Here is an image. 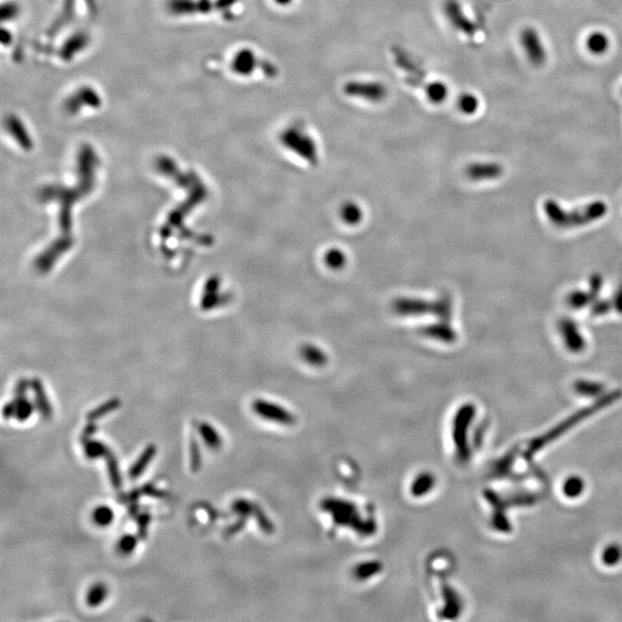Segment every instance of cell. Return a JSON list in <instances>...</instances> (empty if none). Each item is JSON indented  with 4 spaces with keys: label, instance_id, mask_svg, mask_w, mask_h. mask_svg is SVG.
I'll return each mask as SVG.
<instances>
[{
    "label": "cell",
    "instance_id": "6da1fadb",
    "mask_svg": "<svg viewBox=\"0 0 622 622\" xmlns=\"http://www.w3.org/2000/svg\"><path fill=\"white\" fill-rule=\"evenodd\" d=\"M280 141L289 150L306 159L311 165H316L318 162L316 142L302 128L299 126L286 128L280 135Z\"/></svg>",
    "mask_w": 622,
    "mask_h": 622
},
{
    "label": "cell",
    "instance_id": "7a4b0ae2",
    "mask_svg": "<svg viewBox=\"0 0 622 622\" xmlns=\"http://www.w3.org/2000/svg\"><path fill=\"white\" fill-rule=\"evenodd\" d=\"M230 68L241 76L251 75L257 68H261L265 75L275 77L278 71L268 62H262L250 48H242L235 53L230 62Z\"/></svg>",
    "mask_w": 622,
    "mask_h": 622
},
{
    "label": "cell",
    "instance_id": "3957f363",
    "mask_svg": "<svg viewBox=\"0 0 622 622\" xmlns=\"http://www.w3.org/2000/svg\"><path fill=\"white\" fill-rule=\"evenodd\" d=\"M344 93L353 98L379 103L386 100L387 88L382 82L375 81H349L344 86Z\"/></svg>",
    "mask_w": 622,
    "mask_h": 622
},
{
    "label": "cell",
    "instance_id": "277c9868",
    "mask_svg": "<svg viewBox=\"0 0 622 622\" xmlns=\"http://www.w3.org/2000/svg\"><path fill=\"white\" fill-rule=\"evenodd\" d=\"M523 51L533 65L543 66L547 62V52L536 29L527 27L520 36Z\"/></svg>",
    "mask_w": 622,
    "mask_h": 622
},
{
    "label": "cell",
    "instance_id": "5b68a950",
    "mask_svg": "<svg viewBox=\"0 0 622 622\" xmlns=\"http://www.w3.org/2000/svg\"><path fill=\"white\" fill-rule=\"evenodd\" d=\"M443 12L450 24L457 30L461 31L462 34L467 35L469 37H473L476 34L477 31L476 24L466 15L464 8L457 0H446L443 5Z\"/></svg>",
    "mask_w": 622,
    "mask_h": 622
},
{
    "label": "cell",
    "instance_id": "8992f818",
    "mask_svg": "<svg viewBox=\"0 0 622 622\" xmlns=\"http://www.w3.org/2000/svg\"><path fill=\"white\" fill-rule=\"evenodd\" d=\"M102 105V98L96 90L91 86H82L71 95L65 102V110L71 114H75L83 107L98 109Z\"/></svg>",
    "mask_w": 622,
    "mask_h": 622
},
{
    "label": "cell",
    "instance_id": "52a82bcc",
    "mask_svg": "<svg viewBox=\"0 0 622 622\" xmlns=\"http://www.w3.org/2000/svg\"><path fill=\"white\" fill-rule=\"evenodd\" d=\"M394 55V60L396 65L403 69V72L407 73V82L415 86H422L423 90H426L429 86V83L424 82L426 79V73L422 69L419 68L415 62H412V59L408 57L406 52L400 50V48H394L393 50Z\"/></svg>",
    "mask_w": 622,
    "mask_h": 622
},
{
    "label": "cell",
    "instance_id": "ba28073f",
    "mask_svg": "<svg viewBox=\"0 0 622 622\" xmlns=\"http://www.w3.org/2000/svg\"><path fill=\"white\" fill-rule=\"evenodd\" d=\"M253 410L258 416L263 419L279 423V424H292L294 423V417L287 410L275 403L264 401V400H256L253 405Z\"/></svg>",
    "mask_w": 622,
    "mask_h": 622
},
{
    "label": "cell",
    "instance_id": "9c48e42d",
    "mask_svg": "<svg viewBox=\"0 0 622 622\" xmlns=\"http://www.w3.org/2000/svg\"><path fill=\"white\" fill-rule=\"evenodd\" d=\"M502 167L495 163H476L468 166L467 174L474 180L495 179L502 176Z\"/></svg>",
    "mask_w": 622,
    "mask_h": 622
},
{
    "label": "cell",
    "instance_id": "30bf717a",
    "mask_svg": "<svg viewBox=\"0 0 622 622\" xmlns=\"http://www.w3.org/2000/svg\"><path fill=\"white\" fill-rule=\"evenodd\" d=\"M6 127L8 131H10V134L13 135V138L24 149H30L33 147V142H31L30 136L28 135L24 122L15 114H10L6 118Z\"/></svg>",
    "mask_w": 622,
    "mask_h": 622
},
{
    "label": "cell",
    "instance_id": "8fae6325",
    "mask_svg": "<svg viewBox=\"0 0 622 622\" xmlns=\"http://www.w3.org/2000/svg\"><path fill=\"white\" fill-rule=\"evenodd\" d=\"M156 453H157V447L154 443H150L145 447V450L142 452L141 455L138 457V460L135 461L131 469L128 471V475L131 479H136L140 477L145 469L148 468L149 464H152Z\"/></svg>",
    "mask_w": 622,
    "mask_h": 622
},
{
    "label": "cell",
    "instance_id": "7c38bea8",
    "mask_svg": "<svg viewBox=\"0 0 622 622\" xmlns=\"http://www.w3.org/2000/svg\"><path fill=\"white\" fill-rule=\"evenodd\" d=\"M88 44H89L88 35L84 33H77L69 38L64 45L62 50V59H65L66 62H69L73 57H75L79 52H81V50L86 48Z\"/></svg>",
    "mask_w": 622,
    "mask_h": 622
},
{
    "label": "cell",
    "instance_id": "4fadbf2b",
    "mask_svg": "<svg viewBox=\"0 0 622 622\" xmlns=\"http://www.w3.org/2000/svg\"><path fill=\"white\" fill-rule=\"evenodd\" d=\"M585 48L592 55H605L610 48V38L603 31H594L585 39Z\"/></svg>",
    "mask_w": 622,
    "mask_h": 622
},
{
    "label": "cell",
    "instance_id": "5bb4252c",
    "mask_svg": "<svg viewBox=\"0 0 622 622\" xmlns=\"http://www.w3.org/2000/svg\"><path fill=\"white\" fill-rule=\"evenodd\" d=\"M31 387H33V391H34L35 400H36L35 405L37 407L38 412L44 419H50L52 416L51 403L48 401V396L45 393L44 387L42 385L41 381L37 378L33 379L31 381Z\"/></svg>",
    "mask_w": 622,
    "mask_h": 622
},
{
    "label": "cell",
    "instance_id": "9a60e30c",
    "mask_svg": "<svg viewBox=\"0 0 622 622\" xmlns=\"http://www.w3.org/2000/svg\"><path fill=\"white\" fill-rule=\"evenodd\" d=\"M561 334H564L565 340L568 347L573 351H580L583 348V338L582 334L578 332V329L573 322L569 320H564L560 324Z\"/></svg>",
    "mask_w": 622,
    "mask_h": 622
},
{
    "label": "cell",
    "instance_id": "2e32d148",
    "mask_svg": "<svg viewBox=\"0 0 622 622\" xmlns=\"http://www.w3.org/2000/svg\"><path fill=\"white\" fill-rule=\"evenodd\" d=\"M167 10L173 15H193L199 13L197 0H169Z\"/></svg>",
    "mask_w": 622,
    "mask_h": 622
},
{
    "label": "cell",
    "instance_id": "e0dca14e",
    "mask_svg": "<svg viewBox=\"0 0 622 622\" xmlns=\"http://www.w3.org/2000/svg\"><path fill=\"white\" fill-rule=\"evenodd\" d=\"M197 430L210 450H218L223 445V439L219 433L217 432V430L212 426H210L209 423H200Z\"/></svg>",
    "mask_w": 622,
    "mask_h": 622
},
{
    "label": "cell",
    "instance_id": "ac0fdd59",
    "mask_svg": "<svg viewBox=\"0 0 622 622\" xmlns=\"http://www.w3.org/2000/svg\"><path fill=\"white\" fill-rule=\"evenodd\" d=\"M107 595H109V589H107V585L102 583V582L95 583L89 589L88 594H86V605L89 606V607H93V609L98 607L107 598Z\"/></svg>",
    "mask_w": 622,
    "mask_h": 622
},
{
    "label": "cell",
    "instance_id": "d6986e66",
    "mask_svg": "<svg viewBox=\"0 0 622 622\" xmlns=\"http://www.w3.org/2000/svg\"><path fill=\"white\" fill-rule=\"evenodd\" d=\"M83 450L89 460H96L100 457H105L110 452V448L100 440L88 439L83 441Z\"/></svg>",
    "mask_w": 622,
    "mask_h": 622
},
{
    "label": "cell",
    "instance_id": "ffe728a7",
    "mask_svg": "<svg viewBox=\"0 0 622 622\" xmlns=\"http://www.w3.org/2000/svg\"><path fill=\"white\" fill-rule=\"evenodd\" d=\"M424 91H426L428 100L432 104L443 103L448 97V88L445 83L439 82V81L430 82L429 86Z\"/></svg>",
    "mask_w": 622,
    "mask_h": 622
},
{
    "label": "cell",
    "instance_id": "44dd1931",
    "mask_svg": "<svg viewBox=\"0 0 622 622\" xmlns=\"http://www.w3.org/2000/svg\"><path fill=\"white\" fill-rule=\"evenodd\" d=\"M423 333L438 339V340L443 341V342H452L455 340V337H457L453 329H450L446 324L436 325V327H428L423 330Z\"/></svg>",
    "mask_w": 622,
    "mask_h": 622
},
{
    "label": "cell",
    "instance_id": "7402d4cb",
    "mask_svg": "<svg viewBox=\"0 0 622 622\" xmlns=\"http://www.w3.org/2000/svg\"><path fill=\"white\" fill-rule=\"evenodd\" d=\"M105 460H107V473H109L111 484L116 490H120L122 488V477H121V473L119 470V466H118L117 457L112 450L107 453Z\"/></svg>",
    "mask_w": 622,
    "mask_h": 622
},
{
    "label": "cell",
    "instance_id": "603a6c76",
    "mask_svg": "<svg viewBox=\"0 0 622 622\" xmlns=\"http://www.w3.org/2000/svg\"><path fill=\"white\" fill-rule=\"evenodd\" d=\"M120 406L121 401L117 399V398L107 400V403H102L100 406L96 407L95 410H90L89 413L86 414V419H88V421H93L95 422L97 419L107 416V414L112 413V412L118 410Z\"/></svg>",
    "mask_w": 622,
    "mask_h": 622
},
{
    "label": "cell",
    "instance_id": "cb8c5ba5",
    "mask_svg": "<svg viewBox=\"0 0 622 622\" xmlns=\"http://www.w3.org/2000/svg\"><path fill=\"white\" fill-rule=\"evenodd\" d=\"M457 107L464 114L471 116L476 113L479 107V100L477 97L470 93H464L457 98Z\"/></svg>",
    "mask_w": 622,
    "mask_h": 622
},
{
    "label": "cell",
    "instance_id": "d4e9b609",
    "mask_svg": "<svg viewBox=\"0 0 622 622\" xmlns=\"http://www.w3.org/2000/svg\"><path fill=\"white\" fill-rule=\"evenodd\" d=\"M435 485V478L431 474H421L417 479L412 485V495L415 497L426 495Z\"/></svg>",
    "mask_w": 622,
    "mask_h": 622
},
{
    "label": "cell",
    "instance_id": "484cf974",
    "mask_svg": "<svg viewBox=\"0 0 622 622\" xmlns=\"http://www.w3.org/2000/svg\"><path fill=\"white\" fill-rule=\"evenodd\" d=\"M113 509H110L109 506H98L93 512V521L98 527L110 526L111 523L113 522Z\"/></svg>",
    "mask_w": 622,
    "mask_h": 622
},
{
    "label": "cell",
    "instance_id": "4316f807",
    "mask_svg": "<svg viewBox=\"0 0 622 622\" xmlns=\"http://www.w3.org/2000/svg\"><path fill=\"white\" fill-rule=\"evenodd\" d=\"M14 399L17 400L15 419L19 422H26L34 413L36 405L31 403L30 400L27 399L26 396H24V398H14Z\"/></svg>",
    "mask_w": 622,
    "mask_h": 622
},
{
    "label": "cell",
    "instance_id": "83f0119b",
    "mask_svg": "<svg viewBox=\"0 0 622 622\" xmlns=\"http://www.w3.org/2000/svg\"><path fill=\"white\" fill-rule=\"evenodd\" d=\"M301 354H302L303 358L310 365H324V363L327 362V356H325L323 351L318 349V348L313 347V346L303 347Z\"/></svg>",
    "mask_w": 622,
    "mask_h": 622
},
{
    "label": "cell",
    "instance_id": "f1b7e54d",
    "mask_svg": "<svg viewBox=\"0 0 622 622\" xmlns=\"http://www.w3.org/2000/svg\"><path fill=\"white\" fill-rule=\"evenodd\" d=\"M382 569V565L377 561H370V562H365L355 568L354 574L358 580H365V578H372V575L377 574Z\"/></svg>",
    "mask_w": 622,
    "mask_h": 622
},
{
    "label": "cell",
    "instance_id": "f546056e",
    "mask_svg": "<svg viewBox=\"0 0 622 622\" xmlns=\"http://www.w3.org/2000/svg\"><path fill=\"white\" fill-rule=\"evenodd\" d=\"M138 537L134 536V535H125V536L121 537L119 542L117 544V550L119 554H122V556H129V554H133L134 552L135 549L138 547Z\"/></svg>",
    "mask_w": 622,
    "mask_h": 622
},
{
    "label": "cell",
    "instance_id": "4dcf8cb0",
    "mask_svg": "<svg viewBox=\"0 0 622 622\" xmlns=\"http://www.w3.org/2000/svg\"><path fill=\"white\" fill-rule=\"evenodd\" d=\"M190 461L192 471L197 473V471L200 470L201 467H202V457H201L200 445H199L195 438H192V440H190Z\"/></svg>",
    "mask_w": 622,
    "mask_h": 622
},
{
    "label": "cell",
    "instance_id": "1f68e13d",
    "mask_svg": "<svg viewBox=\"0 0 622 622\" xmlns=\"http://www.w3.org/2000/svg\"><path fill=\"white\" fill-rule=\"evenodd\" d=\"M255 506L253 505L250 502H248V500H244V499H237L235 502H233V505H232V509H233L234 513H237L241 518H247V516L250 515V514H254L255 512Z\"/></svg>",
    "mask_w": 622,
    "mask_h": 622
},
{
    "label": "cell",
    "instance_id": "d6a6232c",
    "mask_svg": "<svg viewBox=\"0 0 622 622\" xmlns=\"http://www.w3.org/2000/svg\"><path fill=\"white\" fill-rule=\"evenodd\" d=\"M152 522V515L149 513H138L136 515L138 538L145 540L148 537V527Z\"/></svg>",
    "mask_w": 622,
    "mask_h": 622
},
{
    "label": "cell",
    "instance_id": "836d02e7",
    "mask_svg": "<svg viewBox=\"0 0 622 622\" xmlns=\"http://www.w3.org/2000/svg\"><path fill=\"white\" fill-rule=\"evenodd\" d=\"M342 217H344V219L346 220L347 223H358V220L361 219V209H358V207H356L355 204H347V205H345L344 209H342Z\"/></svg>",
    "mask_w": 622,
    "mask_h": 622
},
{
    "label": "cell",
    "instance_id": "e575fe53",
    "mask_svg": "<svg viewBox=\"0 0 622 622\" xmlns=\"http://www.w3.org/2000/svg\"><path fill=\"white\" fill-rule=\"evenodd\" d=\"M325 259H327V263L330 265L331 268H341L345 264V255L341 251L336 250V249L329 251Z\"/></svg>",
    "mask_w": 622,
    "mask_h": 622
},
{
    "label": "cell",
    "instance_id": "d590c367",
    "mask_svg": "<svg viewBox=\"0 0 622 622\" xmlns=\"http://www.w3.org/2000/svg\"><path fill=\"white\" fill-rule=\"evenodd\" d=\"M19 12H20V8H19V5H17V3H12V1L3 3V7H1L3 21L13 20L19 15Z\"/></svg>",
    "mask_w": 622,
    "mask_h": 622
},
{
    "label": "cell",
    "instance_id": "8d00e7d4",
    "mask_svg": "<svg viewBox=\"0 0 622 622\" xmlns=\"http://www.w3.org/2000/svg\"><path fill=\"white\" fill-rule=\"evenodd\" d=\"M141 490L142 495H148V497H152V498H165L166 492L162 491V490H159L157 486L152 484V483H148V484H145L142 488H140Z\"/></svg>",
    "mask_w": 622,
    "mask_h": 622
},
{
    "label": "cell",
    "instance_id": "74e56055",
    "mask_svg": "<svg viewBox=\"0 0 622 622\" xmlns=\"http://www.w3.org/2000/svg\"><path fill=\"white\" fill-rule=\"evenodd\" d=\"M569 303H571V306L575 307V308H578V307L585 306V303H587V298H585V294L583 293H574V294H571L569 296Z\"/></svg>",
    "mask_w": 622,
    "mask_h": 622
},
{
    "label": "cell",
    "instance_id": "f35d334b",
    "mask_svg": "<svg viewBox=\"0 0 622 622\" xmlns=\"http://www.w3.org/2000/svg\"><path fill=\"white\" fill-rule=\"evenodd\" d=\"M17 414V400L14 399L10 403H6L3 410V419H10L15 417Z\"/></svg>",
    "mask_w": 622,
    "mask_h": 622
},
{
    "label": "cell",
    "instance_id": "ab89813d",
    "mask_svg": "<svg viewBox=\"0 0 622 622\" xmlns=\"http://www.w3.org/2000/svg\"><path fill=\"white\" fill-rule=\"evenodd\" d=\"M97 431V426L93 423V421H89V423L86 424V428L83 429L82 436H81V440L83 441H86V440L90 439L91 437L96 433Z\"/></svg>",
    "mask_w": 622,
    "mask_h": 622
},
{
    "label": "cell",
    "instance_id": "60d3db41",
    "mask_svg": "<svg viewBox=\"0 0 622 622\" xmlns=\"http://www.w3.org/2000/svg\"><path fill=\"white\" fill-rule=\"evenodd\" d=\"M28 381L26 379H21L20 382H17V386H15V390H14V398H24V394L27 392L28 390Z\"/></svg>",
    "mask_w": 622,
    "mask_h": 622
},
{
    "label": "cell",
    "instance_id": "b9f144b4",
    "mask_svg": "<svg viewBox=\"0 0 622 622\" xmlns=\"http://www.w3.org/2000/svg\"><path fill=\"white\" fill-rule=\"evenodd\" d=\"M239 0H216V10H223L226 12L230 10V7H233Z\"/></svg>",
    "mask_w": 622,
    "mask_h": 622
},
{
    "label": "cell",
    "instance_id": "7bdbcfd3",
    "mask_svg": "<svg viewBox=\"0 0 622 622\" xmlns=\"http://www.w3.org/2000/svg\"><path fill=\"white\" fill-rule=\"evenodd\" d=\"M244 519L246 518H242V519L239 520L237 523H234L233 526H230L228 529H227V535H234V533H239L241 531V529L244 528Z\"/></svg>",
    "mask_w": 622,
    "mask_h": 622
},
{
    "label": "cell",
    "instance_id": "ee69618b",
    "mask_svg": "<svg viewBox=\"0 0 622 622\" xmlns=\"http://www.w3.org/2000/svg\"><path fill=\"white\" fill-rule=\"evenodd\" d=\"M277 5L279 6H289V3H292L293 0H273Z\"/></svg>",
    "mask_w": 622,
    "mask_h": 622
},
{
    "label": "cell",
    "instance_id": "f6af8a7d",
    "mask_svg": "<svg viewBox=\"0 0 622 622\" xmlns=\"http://www.w3.org/2000/svg\"><path fill=\"white\" fill-rule=\"evenodd\" d=\"M616 299H622V289H621V292L619 293V296H618V298H616ZM618 308H619V309H622V300H620V301H618Z\"/></svg>",
    "mask_w": 622,
    "mask_h": 622
}]
</instances>
